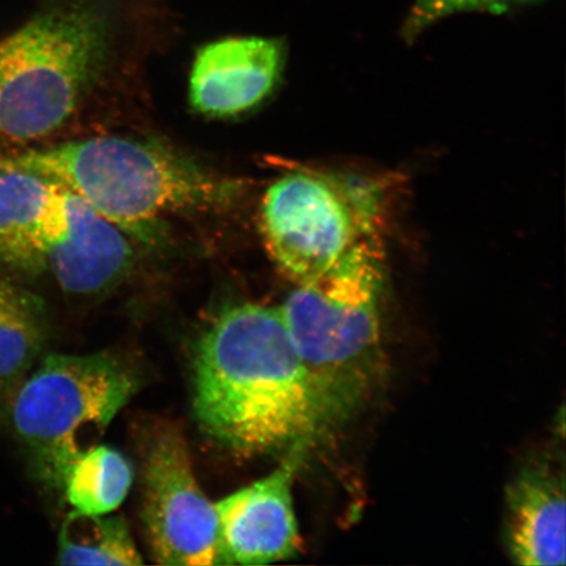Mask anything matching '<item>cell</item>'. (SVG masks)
<instances>
[{"label":"cell","mask_w":566,"mask_h":566,"mask_svg":"<svg viewBox=\"0 0 566 566\" xmlns=\"http://www.w3.org/2000/svg\"><path fill=\"white\" fill-rule=\"evenodd\" d=\"M61 565L144 564L129 526L122 516L71 513L59 537Z\"/></svg>","instance_id":"15"},{"label":"cell","mask_w":566,"mask_h":566,"mask_svg":"<svg viewBox=\"0 0 566 566\" xmlns=\"http://www.w3.org/2000/svg\"><path fill=\"white\" fill-rule=\"evenodd\" d=\"M385 254L349 261L296 289L280 313L332 427L373 394L384 370Z\"/></svg>","instance_id":"4"},{"label":"cell","mask_w":566,"mask_h":566,"mask_svg":"<svg viewBox=\"0 0 566 566\" xmlns=\"http://www.w3.org/2000/svg\"><path fill=\"white\" fill-rule=\"evenodd\" d=\"M193 408L212 440L240 457L307 449L329 430L279 307H226L197 344Z\"/></svg>","instance_id":"1"},{"label":"cell","mask_w":566,"mask_h":566,"mask_svg":"<svg viewBox=\"0 0 566 566\" xmlns=\"http://www.w3.org/2000/svg\"><path fill=\"white\" fill-rule=\"evenodd\" d=\"M81 196L124 232L147 238L163 218L230 209L242 181L219 176L150 142L101 137L66 142L0 158Z\"/></svg>","instance_id":"2"},{"label":"cell","mask_w":566,"mask_h":566,"mask_svg":"<svg viewBox=\"0 0 566 566\" xmlns=\"http://www.w3.org/2000/svg\"><path fill=\"white\" fill-rule=\"evenodd\" d=\"M145 518L155 562L209 566L218 560L216 504L198 484L179 430L159 431L145 460Z\"/></svg>","instance_id":"7"},{"label":"cell","mask_w":566,"mask_h":566,"mask_svg":"<svg viewBox=\"0 0 566 566\" xmlns=\"http://www.w3.org/2000/svg\"><path fill=\"white\" fill-rule=\"evenodd\" d=\"M279 39L240 35L200 48L190 71L189 98L203 116L233 117L271 96L285 67Z\"/></svg>","instance_id":"9"},{"label":"cell","mask_w":566,"mask_h":566,"mask_svg":"<svg viewBox=\"0 0 566 566\" xmlns=\"http://www.w3.org/2000/svg\"><path fill=\"white\" fill-rule=\"evenodd\" d=\"M45 339L44 304L28 290L0 277V415L38 364Z\"/></svg>","instance_id":"13"},{"label":"cell","mask_w":566,"mask_h":566,"mask_svg":"<svg viewBox=\"0 0 566 566\" xmlns=\"http://www.w3.org/2000/svg\"><path fill=\"white\" fill-rule=\"evenodd\" d=\"M60 203V184L20 169H0V264L25 274L46 271Z\"/></svg>","instance_id":"11"},{"label":"cell","mask_w":566,"mask_h":566,"mask_svg":"<svg viewBox=\"0 0 566 566\" xmlns=\"http://www.w3.org/2000/svg\"><path fill=\"white\" fill-rule=\"evenodd\" d=\"M304 450H290L285 462L268 476L216 502L217 565H266L298 552L293 481Z\"/></svg>","instance_id":"8"},{"label":"cell","mask_w":566,"mask_h":566,"mask_svg":"<svg viewBox=\"0 0 566 566\" xmlns=\"http://www.w3.org/2000/svg\"><path fill=\"white\" fill-rule=\"evenodd\" d=\"M379 186L336 174L295 171L268 188L260 230L273 263L296 285L370 254L385 253Z\"/></svg>","instance_id":"5"},{"label":"cell","mask_w":566,"mask_h":566,"mask_svg":"<svg viewBox=\"0 0 566 566\" xmlns=\"http://www.w3.org/2000/svg\"><path fill=\"white\" fill-rule=\"evenodd\" d=\"M145 0H41L0 40V137L30 144L61 129L94 86L123 20Z\"/></svg>","instance_id":"3"},{"label":"cell","mask_w":566,"mask_h":566,"mask_svg":"<svg viewBox=\"0 0 566 566\" xmlns=\"http://www.w3.org/2000/svg\"><path fill=\"white\" fill-rule=\"evenodd\" d=\"M133 467L122 452L105 444H94L71 464L62 490L75 512L111 514L129 493Z\"/></svg>","instance_id":"14"},{"label":"cell","mask_w":566,"mask_h":566,"mask_svg":"<svg viewBox=\"0 0 566 566\" xmlns=\"http://www.w3.org/2000/svg\"><path fill=\"white\" fill-rule=\"evenodd\" d=\"M137 389L136 375L108 354H51L21 380L0 417L40 478L62 488L74 460L101 440Z\"/></svg>","instance_id":"6"},{"label":"cell","mask_w":566,"mask_h":566,"mask_svg":"<svg viewBox=\"0 0 566 566\" xmlns=\"http://www.w3.org/2000/svg\"><path fill=\"white\" fill-rule=\"evenodd\" d=\"M63 221L48 248L46 271L66 293L88 295L130 271L133 250L119 230L81 196L62 187Z\"/></svg>","instance_id":"10"},{"label":"cell","mask_w":566,"mask_h":566,"mask_svg":"<svg viewBox=\"0 0 566 566\" xmlns=\"http://www.w3.org/2000/svg\"><path fill=\"white\" fill-rule=\"evenodd\" d=\"M506 0H416L406 23V34H415L451 13L472 10H494Z\"/></svg>","instance_id":"16"},{"label":"cell","mask_w":566,"mask_h":566,"mask_svg":"<svg viewBox=\"0 0 566 566\" xmlns=\"http://www.w3.org/2000/svg\"><path fill=\"white\" fill-rule=\"evenodd\" d=\"M507 546L520 565L565 564L564 483L546 465L523 471L509 491Z\"/></svg>","instance_id":"12"}]
</instances>
